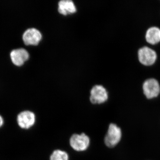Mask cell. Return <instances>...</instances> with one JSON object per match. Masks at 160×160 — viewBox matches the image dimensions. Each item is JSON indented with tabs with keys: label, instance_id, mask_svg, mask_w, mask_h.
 <instances>
[{
	"label": "cell",
	"instance_id": "obj_1",
	"mask_svg": "<svg viewBox=\"0 0 160 160\" xmlns=\"http://www.w3.org/2000/svg\"><path fill=\"white\" fill-rule=\"evenodd\" d=\"M139 62L145 66L154 65L158 59V54L154 49L147 46L141 47L138 51Z\"/></svg>",
	"mask_w": 160,
	"mask_h": 160
},
{
	"label": "cell",
	"instance_id": "obj_2",
	"mask_svg": "<svg viewBox=\"0 0 160 160\" xmlns=\"http://www.w3.org/2000/svg\"><path fill=\"white\" fill-rule=\"evenodd\" d=\"M122 138V131L121 128L116 124L111 123L109 125L104 142L107 147L113 148L120 142Z\"/></svg>",
	"mask_w": 160,
	"mask_h": 160
},
{
	"label": "cell",
	"instance_id": "obj_3",
	"mask_svg": "<svg viewBox=\"0 0 160 160\" xmlns=\"http://www.w3.org/2000/svg\"><path fill=\"white\" fill-rule=\"evenodd\" d=\"M143 94L148 99L157 98L160 94V84L154 78L147 79L142 85Z\"/></svg>",
	"mask_w": 160,
	"mask_h": 160
},
{
	"label": "cell",
	"instance_id": "obj_4",
	"mask_svg": "<svg viewBox=\"0 0 160 160\" xmlns=\"http://www.w3.org/2000/svg\"><path fill=\"white\" fill-rule=\"evenodd\" d=\"M70 146L75 151H85L89 147L90 139L85 133L74 134L72 136L69 140Z\"/></svg>",
	"mask_w": 160,
	"mask_h": 160
},
{
	"label": "cell",
	"instance_id": "obj_5",
	"mask_svg": "<svg viewBox=\"0 0 160 160\" xmlns=\"http://www.w3.org/2000/svg\"><path fill=\"white\" fill-rule=\"evenodd\" d=\"M108 99V92L103 86L96 85L92 89L90 101L92 104H102L106 102Z\"/></svg>",
	"mask_w": 160,
	"mask_h": 160
},
{
	"label": "cell",
	"instance_id": "obj_6",
	"mask_svg": "<svg viewBox=\"0 0 160 160\" xmlns=\"http://www.w3.org/2000/svg\"><path fill=\"white\" fill-rule=\"evenodd\" d=\"M35 121V115L29 110L21 112L18 115V124L22 129H29L34 125Z\"/></svg>",
	"mask_w": 160,
	"mask_h": 160
},
{
	"label": "cell",
	"instance_id": "obj_7",
	"mask_svg": "<svg viewBox=\"0 0 160 160\" xmlns=\"http://www.w3.org/2000/svg\"><path fill=\"white\" fill-rule=\"evenodd\" d=\"M42 38L41 32L35 28L27 29L23 35V41L27 45H37Z\"/></svg>",
	"mask_w": 160,
	"mask_h": 160
},
{
	"label": "cell",
	"instance_id": "obj_8",
	"mask_svg": "<svg viewBox=\"0 0 160 160\" xmlns=\"http://www.w3.org/2000/svg\"><path fill=\"white\" fill-rule=\"evenodd\" d=\"M12 61L15 65L20 66L23 65L29 58L28 51L23 48L15 49L10 53Z\"/></svg>",
	"mask_w": 160,
	"mask_h": 160
},
{
	"label": "cell",
	"instance_id": "obj_9",
	"mask_svg": "<svg viewBox=\"0 0 160 160\" xmlns=\"http://www.w3.org/2000/svg\"><path fill=\"white\" fill-rule=\"evenodd\" d=\"M145 39L146 42L151 45L160 42V29L157 26H152L146 30Z\"/></svg>",
	"mask_w": 160,
	"mask_h": 160
},
{
	"label": "cell",
	"instance_id": "obj_10",
	"mask_svg": "<svg viewBox=\"0 0 160 160\" xmlns=\"http://www.w3.org/2000/svg\"><path fill=\"white\" fill-rule=\"evenodd\" d=\"M58 10L61 14L66 15L75 12L76 8L71 0H62L59 2Z\"/></svg>",
	"mask_w": 160,
	"mask_h": 160
},
{
	"label": "cell",
	"instance_id": "obj_11",
	"mask_svg": "<svg viewBox=\"0 0 160 160\" xmlns=\"http://www.w3.org/2000/svg\"><path fill=\"white\" fill-rule=\"evenodd\" d=\"M50 160H69V156L66 152L58 149L53 152Z\"/></svg>",
	"mask_w": 160,
	"mask_h": 160
},
{
	"label": "cell",
	"instance_id": "obj_12",
	"mask_svg": "<svg viewBox=\"0 0 160 160\" xmlns=\"http://www.w3.org/2000/svg\"><path fill=\"white\" fill-rule=\"evenodd\" d=\"M3 124H4V119L2 116L0 115V128L3 126Z\"/></svg>",
	"mask_w": 160,
	"mask_h": 160
}]
</instances>
